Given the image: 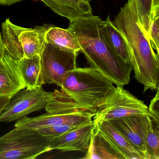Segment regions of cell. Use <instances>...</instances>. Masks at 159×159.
<instances>
[{"instance_id": "21", "label": "cell", "mask_w": 159, "mask_h": 159, "mask_svg": "<svg viewBox=\"0 0 159 159\" xmlns=\"http://www.w3.org/2000/svg\"><path fill=\"white\" fill-rule=\"evenodd\" d=\"M134 2L139 21L145 33L148 37L152 22V0H134Z\"/></svg>"}, {"instance_id": "24", "label": "cell", "mask_w": 159, "mask_h": 159, "mask_svg": "<svg viewBox=\"0 0 159 159\" xmlns=\"http://www.w3.org/2000/svg\"><path fill=\"white\" fill-rule=\"evenodd\" d=\"M157 93L151 101L149 106L148 107V115L152 119L159 122V87L157 88Z\"/></svg>"}, {"instance_id": "23", "label": "cell", "mask_w": 159, "mask_h": 159, "mask_svg": "<svg viewBox=\"0 0 159 159\" xmlns=\"http://www.w3.org/2000/svg\"><path fill=\"white\" fill-rule=\"evenodd\" d=\"M152 46L159 55V16L154 17L152 20L148 34Z\"/></svg>"}, {"instance_id": "26", "label": "cell", "mask_w": 159, "mask_h": 159, "mask_svg": "<svg viewBox=\"0 0 159 159\" xmlns=\"http://www.w3.org/2000/svg\"><path fill=\"white\" fill-rule=\"evenodd\" d=\"M11 99V98L8 97L0 96V114H1Z\"/></svg>"}, {"instance_id": "1", "label": "cell", "mask_w": 159, "mask_h": 159, "mask_svg": "<svg viewBox=\"0 0 159 159\" xmlns=\"http://www.w3.org/2000/svg\"><path fill=\"white\" fill-rule=\"evenodd\" d=\"M104 21L93 14L70 21L69 29L91 67L120 86L130 82L132 65L124 62L113 50L104 29Z\"/></svg>"}, {"instance_id": "20", "label": "cell", "mask_w": 159, "mask_h": 159, "mask_svg": "<svg viewBox=\"0 0 159 159\" xmlns=\"http://www.w3.org/2000/svg\"><path fill=\"white\" fill-rule=\"evenodd\" d=\"M146 143L149 159H159V122L148 115Z\"/></svg>"}, {"instance_id": "22", "label": "cell", "mask_w": 159, "mask_h": 159, "mask_svg": "<svg viewBox=\"0 0 159 159\" xmlns=\"http://www.w3.org/2000/svg\"><path fill=\"white\" fill-rule=\"evenodd\" d=\"M76 127L78 126H71L67 125H60L45 126L38 129L36 131L40 135L49 140L52 139L57 137Z\"/></svg>"}, {"instance_id": "25", "label": "cell", "mask_w": 159, "mask_h": 159, "mask_svg": "<svg viewBox=\"0 0 159 159\" xmlns=\"http://www.w3.org/2000/svg\"><path fill=\"white\" fill-rule=\"evenodd\" d=\"M159 16V0H152L151 19Z\"/></svg>"}, {"instance_id": "4", "label": "cell", "mask_w": 159, "mask_h": 159, "mask_svg": "<svg viewBox=\"0 0 159 159\" xmlns=\"http://www.w3.org/2000/svg\"><path fill=\"white\" fill-rule=\"evenodd\" d=\"M51 25L27 28L7 18L2 25L3 54L19 62L24 57L41 55L45 46V34Z\"/></svg>"}, {"instance_id": "19", "label": "cell", "mask_w": 159, "mask_h": 159, "mask_svg": "<svg viewBox=\"0 0 159 159\" xmlns=\"http://www.w3.org/2000/svg\"><path fill=\"white\" fill-rule=\"evenodd\" d=\"M104 29L108 40L115 52L124 62L131 64V55L127 43L121 33L116 28L109 16L104 21Z\"/></svg>"}, {"instance_id": "16", "label": "cell", "mask_w": 159, "mask_h": 159, "mask_svg": "<svg viewBox=\"0 0 159 159\" xmlns=\"http://www.w3.org/2000/svg\"><path fill=\"white\" fill-rule=\"evenodd\" d=\"M82 159H125L110 141L96 126L86 155Z\"/></svg>"}, {"instance_id": "2", "label": "cell", "mask_w": 159, "mask_h": 159, "mask_svg": "<svg viewBox=\"0 0 159 159\" xmlns=\"http://www.w3.org/2000/svg\"><path fill=\"white\" fill-rule=\"evenodd\" d=\"M129 48L135 78L147 90L159 87V57L139 21L134 0H128L113 22Z\"/></svg>"}, {"instance_id": "18", "label": "cell", "mask_w": 159, "mask_h": 159, "mask_svg": "<svg viewBox=\"0 0 159 159\" xmlns=\"http://www.w3.org/2000/svg\"><path fill=\"white\" fill-rule=\"evenodd\" d=\"M45 41L64 50L77 53L80 51L75 36L68 29H64L51 25L45 34Z\"/></svg>"}, {"instance_id": "27", "label": "cell", "mask_w": 159, "mask_h": 159, "mask_svg": "<svg viewBox=\"0 0 159 159\" xmlns=\"http://www.w3.org/2000/svg\"><path fill=\"white\" fill-rule=\"evenodd\" d=\"M22 1V0H0V5H11Z\"/></svg>"}, {"instance_id": "9", "label": "cell", "mask_w": 159, "mask_h": 159, "mask_svg": "<svg viewBox=\"0 0 159 159\" xmlns=\"http://www.w3.org/2000/svg\"><path fill=\"white\" fill-rule=\"evenodd\" d=\"M95 114L92 112H74L68 114L46 113L35 117H25L17 121L15 127L36 130L45 126L67 125L78 126L93 120Z\"/></svg>"}, {"instance_id": "14", "label": "cell", "mask_w": 159, "mask_h": 159, "mask_svg": "<svg viewBox=\"0 0 159 159\" xmlns=\"http://www.w3.org/2000/svg\"><path fill=\"white\" fill-rule=\"evenodd\" d=\"M45 111L51 114H68L74 112L96 111L76 101L62 90H55L49 93L47 96Z\"/></svg>"}, {"instance_id": "3", "label": "cell", "mask_w": 159, "mask_h": 159, "mask_svg": "<svg viewBox=\"0 0 159 159\" xmlns=\"http://www.w3.org/2000/svg\"><path fill=\"white\" fill-rule=\"evenodd\" d=\"M107 77L93 68H76L67 72L61 89L80 104L93 110L103 106L116 86Z\"/></svg>"}, {"instance_id": "17", "label": "cell", "mask_w": 159, "mask_h": 159, "mask_svg": "<svg viewBox=\"0 0 159 159\" xmlns=\"http://www.w3.org/2000/svg\"><path fill=\"white\" fill-rule=\"evenodd\" d=\"M19 70L26 88L33 89L43 85L40 55L24 57L18 62Z\"/></svg>"}, {"instance_id": "8", "label": "cell", "mask_w": 159, "mask_h": 159, "mask_svg": "<svg viewBox=\"0 0 159 159\" xmlns=\"http://www.w3.org/2000/svg\"><path fill=\"white\" fill-rule=\"evenodd\" d=\"M49 93L42 87L20 90L11 98L0 114V123L17 121L45 108Z\"/></svg>"}, {"instance_id": "28", "label": "cell", "mask_w": 159, "mask_h": 159, "mask_svg": "<svg viewBox=\"0 0 159 159\" xmlns=\"http://www.w3.org/2000/svg\"><path fill=\"white\" fill-rule=\"evenodd\" d=\"M3 54V45H2V38L1 34L0 33V57H2Z\"/></svg>"}, {"instance_id": "15", "label": "cell", "mask_w": 159, "mask_h": 159, "mask_svg": "<svg viewBox=\"0 0 159 159\" xmlns=\"http://www.w3.org/2000/svg\"><path fill=\"white\" fill-rule=\"evenodd\" d=\"M52 11L70 21L92 14L90 0H40Z\"/></svg>"}, {"instance_id": "13", "label": "cell", "mask_w": 159, "mask_h": 159, "mask_svg": "<svg viewBox=\"0 0 159 159\" xmlns=\"http://www.w3.org/2000/svg\"><path fill=\"white\" fill-rule=\"evenodd\" d=\"M93 122L96 127L110 141L125 159H145L143 154L136 149L129 140L108 121L101 120Z\"/></svg>"}, {"instance_id": "5", "label": "cell", "mask_w": 159, "mask_h": 159, "mask_svg": "<svg viewBox=\"0 0 159 159\" xmlns=\"http://www.w3.org/2000/svg\"><path fill=\"white\" fill-rule=\"evenodd\" d=\"M51 151L49 140L35 130L15 127L0 137V159H35Z\"/></svg>"}, {"instance_id": "12", "label": "cell", "mask_w": 159, "mask_h": 159, "mask_svg": "<svg viewBox=\"0 0 159 159\" xmlns=\"http://www.w3.org/2000/svg\"><path fill=\"white\" fill-rule=\"evenodd\" d=\"M25 88L18 62L3 54L0 57V96L11 98L17 92Z\"/></svg>"}, {"instance_id": "11", "label": "cell", "mask_w": 159, "mask_h": 159, "mask_svg": "<svg viewBox=\"0 0 159 159\" xmlns=\"http://www.w3.org/2000/svg\"><path fill=\"white\" fill-rule=\"evenodd\" d=\"M95 126L93 120L50 139L49 145L51 151L58 150L63 152L87 151Z\"/></svg>"}, {"instance_id": "6", "label": "cell", "mask_w": 159, "mask_h": 159, "mask_svg": "<svg viewBox=\"0 0 159 159\" xmlns=\"http://www.w3.org/2000/svg\"><path fill=\"white\" fill-rule=\"evenodd\" d=\"M78 54L46 43L40 55L43 84L61 87L67 72L77 68Z\"/></svg>"}, {"instance_id": "7", "label": "cell", "mask_w": 159, "mask_h": 159, "mask_svg": "<svg viewBox=\"0 0 159 159\" xmlns=\"http://www.w3.org/2000/svg\"><path fill=\"white\" fill-rule=\"evenodd\" d=\"M148 114V107L143 101L125 90L123 86L117 85L113 94L98 110L93 121L110 120L131 115Z\"/></svg>"}, {"instance_id": "10", "label": "cell", "mask_w": 159, "mask_h": 159, "mask_svg": "<svg viewBox=\"0 0 159 159\" xmlns=\"http://www.w3.org/2000/svg\"><path fill=\"white\" fill-rule=\"evenodd\" d=\"M148 114L126 116L108 121L141 152L145 159H149L146 143V134Z\"/></svg>"}]
</instances>
